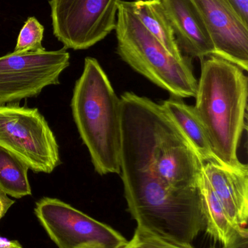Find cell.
Wrapping results in <instances>:
<instances>
[{
  "label": "cell",
  "mask_w": 248,
  "mask_h": 248,
  "mask_svg": "<svg viewBox=\"0 0 248 248\" xmlns=\"http://www.w3.org/2000/svg\"><path fill=\"white\" fill-rule=\"evenodd\" d=\"M121 170L145 172L174 189L198 187L204 163L161 104L120 97Z\"/></svg>",
  "instance_id": "6da1fadb"
},
{
  "label": "cell",
  "mask_w": 248,
  "mask_h": 248,
  "mask_svg": "<svg viewBox=\"0 0 248 248\" xmlns=\"http://www.w3.org/2000/svg\"><path fill=\"white\" fill-rule=\"evenodd\" d=\"M241 68L216 55L201 59L195 108L223 166L240 169L247 165L237 155L246 128L248 78Z\"/></svg>",
  "instance_id": "7a4b0ae2"
},
{
  "label": "cell",
  "mask_w": 248,
  "mask_h": 248,
  "mask_svg": "<svg viewBox=\"0 0 248 248\" xmlns=\"http://www.w3.org/2000/svg\"><path fill=\"white\" fill-rule=\"evenodd\" d=\"M124 195L138 228L184 247L205 228L198 187L174 189L145 172L121 170Z\"/></svg>",
  "instance_id": "3957f363"
},
{
  "label": "cell",
  "mask_w": 248,
  "mask_h": 248,
  "mask_svg": "<svg viewBox=\"0 0 248 248\" xmlns=\"http://www.w3.org/2000/svg\"><path fill=\"white\" fill-rule=\"evenodd\" d=\"M73 119L100 176L120 174V99L97 60L84 59L71 102Z\"/></svg>",
  "instance_id": "277c9868"
},
{
  "label": "cell",
  "mask_w": 248,
  "mask_h": 248,
  "mask_svg": "<svg viewBox=\"0 0 248 248\" xmlns=\"http://www.w3.org/2000/svg\"><path fill=\"white\" fill-rule=\"evenodd\" d=\"M115 30L118 55L134 71L173 97H195L198 81L191 60L170 55L134 14L131 1H119Z\"/></svg>",
  "instance_id": "5b68a950"
},
{
  "label": "cell",
  "mask_w": 248,
  "mask_h": 248,
  "mask_svg": "<svg viewBox=\"0 0 248 248\" xmlns=\"http://www.w3.org/2000/svg\"><path fill=\"white\" fill-rule=\"evenodd\" d=\"M0 147L33 173H51L62 163L56 137L43 115L19 103L0 106Z\"/></svg>",
  "instance_id": "8992f818"
},
{
  "label": "cell",
  "mask_w": 248,
  "mask_h": 248,
  "mask_svg": "<svg viewBox=\"0 0 248 248\" xmlns=\"http://www.w3.org/2000/svg\"><path fill=\"white\" fill-rule=\"evenodd\" d=\"M69 65L70 55L64 47L0 57V106L38 97L45 87L58 85Z\"/></svg>",
  "instance_id": "52a82bcc"
},
{
  "label": "cell",
  "mask_w": 248,
  "mask_h": 248,
  "mask_svg": "<svg viewBox=\"0 0 248 248\" xmlns=\"http://www.w3.org/2000/svg\"><path fill=\"white\" fill-rule=\"evenodd\" d=\"M121 0H50L52 31L66 49H87L116 28Z\"/></svg>",
  "instance_id": "ba28073f"
},
{
  "label": "cell",
  "mask_w": 248,
  "mask_h": 248,
  "mask_svg": "<svg viewBox=\"0 0 248 248\" xmlns=\"http://www.w3.org/2000/svg\"><path fill=\"white\" fill-rule=\"evenodd\" d=\"M35 214L58 248H124L128 241L116 230L56 198L36 202Z\"/></svg>",
  "instance_id": "9c48e42d"
},
{
  "label": "cell",
  "mask_w": 248,
  "mask_h": 248,
  "mask_svg": "<svg viewBox=\"0 0 248 248\" xmlns=\"http://www.w3.org/2000/svg\"><path fill=\"white\" fill-rule=\"evenodd\" d=\"M208 27L215 55L248 70V26L228 0H192Z\"/></svg>",
  "instance_id": "30bf717a"
},
{
  "label": "cell",
  "mask_w": 248,
  "mask_h": 248,
  "mask_svg": "<svg viewBox=\"0 0 248 248\" xmlns=\"http://www.w3.org/2000/svg\"><path fill=\"white\" fill-rule=\"evenodd\" d=\"M178 46L188 58L215 55L208 27L192 0H161Z\"/></svg>",
  "instance_id": "8fae6325"
},
{
  "label": "cell",
  "mask_w": 248,
  "mask_h": 248,
  "mask_svg": "<svg viewBox=\"0 0 248 248\" xmlns=\"http://www.w3.org/2000/svg\"><path fill=\"white\" fill-rule=\"evenodd\" d=\"M203 173L231 222L248 231V167L234 169L214 163H205Z\"/></svg>",
  "instance_id": "7c38bea8"
},
{
  "label": "cell",
  "mask_w": 248,
  "mask_h": 248,
  "mask_svg": "<svg viewBox=\"0 0 248 248\" xmlns=\"http://www.w3.org/2000/svg\"><path fill=\"white\" fill-rule=\"evenodd\" d=\"M161 106L190 141L204 164H221L214 153L208 133L195 107L173 96L163 102Z\"/></svg>",
  "instance_id": "4fadbf2b"
},
{
  "label": "cell",
  "mask_w": 248,
  "mask_h": 248,
  "mask_svg": "<svg viewBox=\"0 0 248 248\" xmlns=\"http://www.w3.org/2000/svg\"><path fill=\"white\" fill-rule=\"evenodd\" d=\"M207 234L215 241L227 247L240 237H248V231L234 225L224 206L214 192L204 173L199 183Z\"/></svg>",
  "instance_id": "5bb4252c"
},
{
  "label": "cell",
  "mask_w": 248,
  "mask_h": 248,
  "mask_svg": "<svg viewBox=\"0 0 248 248\" xmlns=\"http://www.w3.org/2000/svg\"><path fill=\"white\" fill-rule=\"evenodd\" d=\"M132 12L147 30L154 36L167 52L182 59L173 29L167 18L161 0H135L131 1Z\"/></svg>",
  "instance_id": "9a60e30c"
},
{
  "label": "cell",
  "mask_w": 248,
  "mask_h": 248,
  "mask_svg": "<svg viewBox=\"0 0 248 248\" xmlns=\"http://www.w3.org/2000/svg\"><path fill=\"white\" fill-rule=\"evenodd\" d=\"M29 169L21 160L0 147V189L16 199L32 195Z\"/></svg>",
  "instance_id": "2e32d148"
},
{
  "label": "cell",
  "mask_w": 248,
  "mask_h": 248,
  "mask_svg": "<svg viewBox=\"0 0 248 248\" xmlns=\"http://www.w3.org/2000/svg\"><path fill=\"white\" fill-rule=\"evenodd\" d=\"M44 26L34 17L25 22L18 36L14 52H34L45 50L42 46Z\"/></svg>",
  "instance_id": "e0dca14e"
},
{
  "label": "cell",
  "mask_w": 248,
  "mask_h": 248,
  "mask_svg": "<svg viewBox=\"0 0 248 248\" xmlns=\"http://www.w3.org/2000/svg\"><path fill=\"white\" fill-rule=\"evenodd\" d=\"M127 248H194L184 247L170 243L157 236L153 235L141 229L136 227L133 237L128 241Z\"/></svg>",
  "instance_id": "ac0fdd59"
},
{
  "label": "cell",
  "mask_w": 248,
  "mask_h": 248,
  "mask_svg": "<svg viewBox=\"0 0 248 248\" xmlns=\"http://www.w3.org/2000/svg\"><path fill=\"white\" fill-rule=\"evenodd\" d=\"M239 18L248 26V0H228Z\"/></svg>",
  "instance_id": "d6986e66"
},
{
  "label": "cell",
  "mask_w": 248,
  "mask_h": 248,
  "mask_svg": "<svg viewBox=\"0 0 248 248\" xmlns=\"http://www.w3.org/2000/svg\"><path fill=\"white\" fill-rule=\"evenodd\" d=\"M15 201L0 189V220L5 215L9 208L14 204Z\"/></svg>",
  "instance_id": "ffe728a7"
},
{
  "label": "cell",
  "mask_w": 248,
  "mask_h": 248,
  "mask_svg": "<svg viewBox=\"0 0 248 248\" xmlns=\"http://www.w3.org/2000/svg\"><path fill=\"white\" fill-rule=\"evenodd\" d=\"M0 248H23L16 240H9L0 237Z\"/></svg>",
  "instance_id": "44dd1931"
},
{
  "label": "cell",
  "mask_w": 248,
  "mask_h": 248,
  "mask_svg": "<svg viewBox=\"0 0 248 248\" xmlns=\"http://www.w3.org/2000/svg\"><path fill=\"white\" fill-rule=\"evenodd\" d=\"M222 248H248V237H240L232 244Z\"/></svg>",
  "instance_id": "7402d4cb"
}]
</instances>
